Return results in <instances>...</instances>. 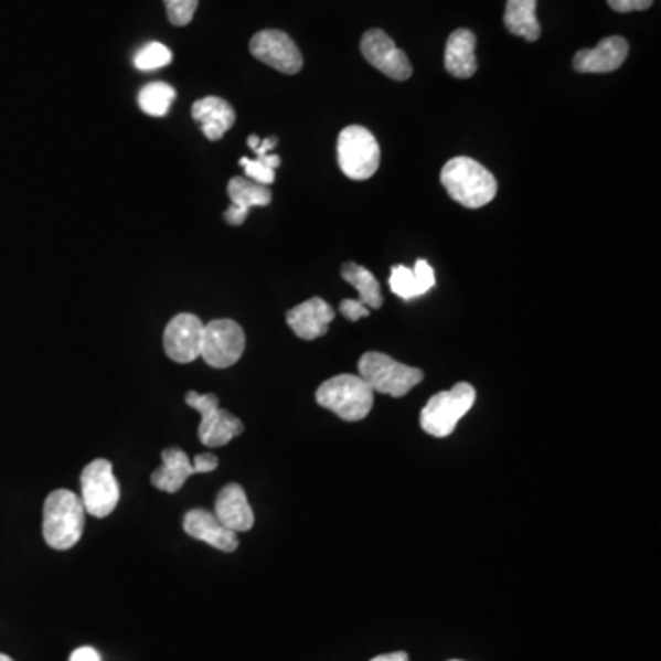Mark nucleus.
<instances>
[{"label":"nucleus","instance_id":"nucleus-1","mask_svg":"<svg viewBox=\"0 0 661 661\" xmlns=\"http://www.w3.org/2000/svg\"><path fill=\"white\" fill-rule=\"evenodd\" d=\"M441 184L465 209H483L497 198L498 182L486 166L469 157H456L443 166Z\"/></svg>","mask_w":661,"mask_h":661},{"label":"nucleus","instance_id":"nucleus-2","mask_svg":"<svg viewBox=\"0 0 661 661\" xmlns=\"http://www.w3.org/2000/svg\"><path fill=\"white\" fill-rule=\"evenodd\" d=\"M85 508L82 498L68 491L57 489L44 500L43 536L44 542L54 550L65 552L82 541L85 527Z\"/></svg>","mask_w":661,"mask_h":661},{"label":"nucleus","instance_id":"nucleus-3","mask_svg":"<svg viewBox=\"0 0 661 661\" xmlns=\"http://www.w3.org/2000/svg\"><path fill=\"white\" fill-rule=\"evenodd\" d=\"M375 392L361 375H337L318 388L317 403L344 422H362L372 412Z\"/></svg>","mask_w":661,"mask_h":661},{"label":"nucleus","instance_id":"nucleus-4","mask_svg":"<svg viewBox=\"0 0 661 661\" xmlns=\"http://www.w3.org/2000/svg\"><path fill=\"white\" fill-rule=\"evenodd\" d=\"M359 373L373 392L390 397H405L423 381L422 370L401 364L379 351H367L361 356Z\"/></svg>","mask_w":661,"mask_h":661},{"label":"nucleus","instance_id":"nucleus-5","mask_svg":"<svg viewBox=\"0 0 661 661\" xmlns=\"http://www.w3.org/2000/svg\"><path fill=\"white\" fill-rule=\"evenodd\" d=\"M476 390L469 383H458L448 392L433 395L423 408L422 427L434 438H448L475 406Z\"/></svg>","mask_w":661,"mask_h":661},{"label":"nucleus","instance_id":"nucleus-6","mask_svg":"<svg viewBox=\"0 0 661 661\" xmlns=\"http://www.w3.org/2000/svg\"><path fill=\"white\" fill-rule=\"evenodd\" d=\"M339 166L351 181H367L377 173L381 148L377 138L366 127L350 126L339 135L337 143Z\"/></svg>","mask_w":661,"mask_h":661},{"label":"nucleus","instance_id":"nucleus-7","mask_svg":"<svg viewBox=\"0 0 661 661\" xmlns=\"http://www.w3.org/2000/svg\"><path fill=\"white\" fill-rule=\"evenodd\" d=\"M186 405L201 414L199 439L206 447H224L245 430L239 417L221 408L217 395L188 392Z\"/></svg>","mask_w":661,"mask_h":661},{"label":"nucleus","instance_id":"nucleus-8","mask_svg":"<svg viewBox=\"0 0 661 661\" xmlns=\"http://www.w3.org/2000/svg\"><path fill=\"white\" fill-rule=\"evenodd\" d=\"M82 502L87 514L105 519L120 502V486L109 459H94L82 472Z\"/></svg>","mask_w":661,"mask_h":661},{"label":"nucleus","instance_id":"nucleus-9","mask_svg":"<svg viewBox=\"0 0 661 661\" xmlns=\"http://www.w3.org/2000/svg\"><path fill=\"white\" fill-rule=\"evenodd\" d=\"M245 331L234 320H214L204 323L201 356L209 366L224 370L234 366L245 353Z\"/></svg>","mask_w":661,"mask_h":661},{"label":"nucleus","instance_id":"nucleus-10","mask_svg":"<svg viewBox=\"0 0 661 661\" xmlns=\"http://www.w3.org/2000/svg\"><path fill=\"white\" fill-rule=\"evenodd\" d=\"M220 459L214 454H199L195 461H190L188 454L181 448L170 447L162 450V465L151 475V483L159 491H181L188 478L195 475H206L217 469Z\"/></svg>","mask_w":661,"mask_h":661},{"label":"nucleus","instance_id":"nucleus-11","mask_svg":"<svg viewBox=\"0 0 661 661\" xmlns=\"http://www.w3.org/2000/svg\"><path fill=\"white\" fill-rule=\"evenodd\" d=\"M361 52L370 65L383 72L395 82H406L412 76V63L408 55L394 43L388 33L373 28L362 35Z\"/></svg>","mask_w":661,"mask_h":661},{"label":"nucleus","instance_id":"nucleus-12","mask_svg":"<svg viewBox=\"0 0 661 661\" xmlns=\"http://www.w3.org/2000/svg\"><path fill=\"white\" fill-rule=\"evenodd\" d=\"M250 52L257 61L281 74H298L303 66V57L295 41L281 30H263L250 41Z\"/></svg>","mask_w":661,"mask_h":661},{"label":"nucleus","instance_id":"nucleus-13","mask_svg":"<svg viewBox=\"0 0 661 661\" xmlns=\"http://www.w3.org/2000/svg\"><path fill=\"white\" fill-rule=\"evenodd\" d=\"M204 323L192 312H181L166 326L164 351L171 361L190 364L201 356Z\"/></svg>","mask_w":661,"mask_h":661},{"label":"nucleus","instance_id":"nucleus-14","mask_svg":"<svg viewBox=\"0 0 661 661\" xmlns=\"http://www.w3.org/2000/svg\"><path fill=\"white\" fill-rule=\"evenodd\" d=\"M629 55V43L619 35L603 39L596 49L579 50L574 57V68L580 74H608L618 71Z\"/></svg>","mask_w":661,"mask_h":661},{"label":"nucleus","instance_id":"nucleus-15","mask_svg":"<svg viewBox=\"0 0 661 661\" xmlns=\"http://www.w3.org/2000/svg\"><path fill=\"white\" fill-rule=\"evenodd\" d=\"M182 525H184L188 535L193 536L195 541L206 542L220 552L232 553L239 546L237 533L226 530L217 520L215 513H210L206 509L188 511L184 514V520H182Z\"/></svg>","mask_w":661,"mask_h":661},{"label":"nucleus","instance_id":"nucleus-16","mask_svg":"<svg viewBox=\"0 0 661 661\" xmlns=\"http://www.w3.org/2000/svg\"><path fill=\"white\" fill-rule=\"evenodd\" d=\"M334 320L333 307L322 298H311L287 312V323L301 340H317L328 333L329 323Z\"/></svg>","mask_w":661,"mask_h":661},{"label":"nucleus","instance_id":"nucleus-17","mask_svg":"<svg viewBox=\"0 0 661 661\" xmlns=\"http://www.w3.org/2000/svg\"><path fill=\"white\" fill-rule=\"evenodd\" d=\"M228 198L232 201V206L224 212V221L232 226H241L245 223L252 209L270 204L273 193L267 186L257 184L246 177H234L228 182Z\"/></svg>","mask_w":661,"mask_h":661},{"label":"nucleus","instance_id":"nucleus-18","mask_svg":"<svg viewBox=\"0 0 661 661\" xmlns=\"http://www.w3.org/2000/svg\"><path fill=\"white\" fill-rule=\"evenodd\" d=\"M215 516L226 530L234 533L250 531L256 522L245 489L239 483H228L221 489L215 500Z\"/></svg>","mask_w":661,"mask_h":661},{"label":"nucleus","instance_id":"nucleus-19","mask_svg":"<svg viewBox=\"0 0 661 661\" xmlns=\"http://www.w3.org/2000/svg\"><path fill=\"white\" fill-rule=\"evenodd\" d=\"M193 120L203 129L204 137L217 142L235 124V110L228 102L217 96L199 99L192 107Z\"/></svg>","mask_w":661,"mask_h":661},{"label":"nucleus","instance_id":"nucleus-20","mask_svg":"<svg viewBox=\"0 0 661 661\" xmlns=\"http://www.w3.org/2000/svg\"><path fill=\"white\" fill-rule=\"evenodd\" d=\"M445 68L448 74L459 79L475 76L478 71V61H476V35L467 30L459 28L450 33L447 46H445Z\"/></svg>","mask_w":661,"mask_h":661},{"label":"nucleus","instance_id":"nucleus-21","mask_svg":"<svg viewBox=\"0 0 661 661\" xmlns=\"http://www.w3.org/2000/svg\"><path fill=\"white\" fill-rule=\"evenodd\" d=\"M503 24L509 32L525 41H536L541 38V24L536 19V0H508Z\"/></svg>","mask_w":661,"mask_h":661},{"label":"nucleus","instance_id":"nucleus-22","mask_svg":"<svg viewBox=\"0 0 661 661\" xmlns=\"http://www.w3.org/2000/svg\"><path fill=\"white\" fill-rule=\"evenodd\" d=\"M342 278L348 284L355 287L359 292V300L367 307V309H381L383 307V292L377 278L373 276L366 267L356 265V263H345L342 267Z\"/></svg>","mask_w":661,"mask_h":661},{"label":"nucleus","instance_id":"nucleus-23","mask_svg":"<svg viewBox=\"0 0 661 661\" xmlns=\"http://www.w3.org/2000/svg\"><path fill=\"white\" fill-rule=\"evenodd\" d=\"M177 93L175 88L168 85V83L154 82L149 83L146 87L138 93V105L146 115L154 116V118H162L168 115L171 109V105L175 102Z\"/></svg>","mask_w":661,"mask_h":661},{"label":"nucleus","instance_id":"nucleus-24","mask_svg":"<svg viewBox=\"0 0 661 661\" xmlns=\"http://www.w3.org/2000/svg\"><path fill=\"white\" fill-rule=\"evenodd\" d=\"M239 164L245 168L246 179L263 184V186H270L276 181V170L281 164V160L278 154L268 153L265 157H256L254 160L243 157Z\"/></svg>","mask_w":661,"mask_h":661},{"label":"nucleus","instance_id":"nucleus-25","mask_svg":"<svg viewBox=\"0 0 661 661\" xmlns=\"http://www.w3.org/2000/svg\"><path fill=\"white\" fill-rule=\"evenodd\" d=\"M173 61L171 50L162 43H148L135 55V66L138 71L153 72L170 65Z\"/></svg>","mask_w":661,"mask_h":661},{"label":"nucleus","instance_id":"nucleus-26","mask_svg":"<svg viewBox=\"0 0 661 661\" xmlns=\"http://www.w3.org/2000/svg\"><path fill=\"white\" fill-rule=\"evenodd\" d=\"M390 287L394 290L395 296H399V298L406 301L416 300V298L422 296L416 274H414L412 268L405 267V265H397V267L392 268Z\"/></svg>","mask_w":661,"mask_h":661},{"label":"nucleus","instance_id":"nucleus-27","mask_svg":"<svg viewBox=\"0 0 661 661\" xmlns=\"http://www.w3.org/2000/svg\"><path fill=\"white\" fill-rule=\"evenodd\" d=\"M171 24L188 26L198 11L199 0H164Z\"/></svg>","mask_w":661,"mask_h":661},{"label":"nucleus","instance_id":"nucleus-28","mask_svg":"<svg viewBox=\"0 0 661 661\" xmlns=\"http://www.w3.org/2000/svg\"><path fill=\"white\" fill-rule=\"evenodd\" d=\"M412 270L416 274L417 285H419L422 296L427 295L428 290L433 289L434 285H436V274H434V268L428 265L427 259H417L416 267L412 268Z\"/></svg>","mask_w":661,"mask_h":661},{"label":"nucleus","instance_id":"nucleus-29","mask_svg":"<svg viewBox=\"0 0 661 661\" xmlns=\"http://www.w3.org/2000/svg\"><path fill=\"white\" fill-rule=\"evenodd\" d=\"M339 309L342 312V317L348 318L350 322H356L361 318L370 317V309L361 300H344L340 303Z\"/></svg>","mask_w":661,"mask_h":661},{"label":"nucleus","instance_id":"nucleus-30","mask_svg":"<svg viewBox=\"0 0 661 661\" xmlns=\"http://www.w3.org/2000/svg\"><path fill=\"white\" fill-rule=\"evenodd\" d=\"M607 2L618 13L649 10L654 4V0H607Z\"/></svg>","mask_w":661,"mask_h":661},{"label":"nucleus","instance_id":"nucleus-31","mask_svg":"<svg viewBox=\"0 0 661 661\" xmlns=\"http://www.w3.org/2000/svg\"><path fill=\"white\" fill-rule=\"evenodd\" d=\"M71 661H102V657L93 647H79L72 652Z\"/></svg>","mask_w":661,"mask_h":661},{"label":"nucleus","instance_id":"nucleus-32","mask_svg":"<svg viewBox=\"0 0 661 661\" xmlns=\"http://www.w3.org/2000/svg\"><path fill=\"white\" fill-rule=\"evenodd\" d=\"M370 661H411L406 652H392V654H383V657L373 658Z\"/></svg>","mask_w":661,"mask_h":661},{"label":"nucleus","instance_id":"nucleus-33","mask_svg":"<svg viewBox=\"0 0 661 661\" xmlns=\"http://www.w3.org/2000/svg\"><path fill=\"white\" fill-rule=\"evenodd\" d=\"M0 661H13L10 657H6V654H0Z\"/></svg>","mask_w":661,"mask_h":661},{"label":"nucleus","instance_id":"nucleus-34","mask_svg":"<svg viewBox=\"0 0 661 661\" xmlns=\"http://www.w3.org/2000/svg\"><path fill=\"white\" fill-rule=\"evenodd\" d=\"M450 661H461V660H450Z\"/></svg>","mask_w":661,"mask_h":661}]
</instances>
